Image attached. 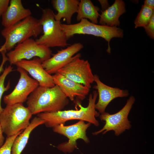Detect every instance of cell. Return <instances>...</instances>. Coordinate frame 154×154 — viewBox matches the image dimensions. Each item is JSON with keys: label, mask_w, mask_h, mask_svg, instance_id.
<instances>
[{"label": "cell", "mask_w": 154, "mask_h": 154, "mask_svg": "<svg viewBox=\"0 0 154 154\" xmlns=\"http://www.w3.org/2000/svg\"><path fill=\"white\" fill-rule=\"evenodd\" d=\"M91 124L80 120L69 125L65 126L63 124H60L54 126L52 128L54 132L63 135L68 139V142L59 144L57 149L65 153H70L77 148L78 139H81L86 143H89L90 141L86 135V131Z\"/></svg>", "instance_id": "cell-9"}, {"label": "cell", "mask_w": 154, "mask_h": 154, "mask_svg": "<svg viewBox=\"0 0 154 154\" xmlns=\"http://www.w3.org/2000/svg\"><path fill=\"white\" fill-rule=\"evenodd\" d=\"M54 84L58 86L65 96L72 101L76 98L83 100L88 94L90 89L82 84L58 73L52 76Z\"/></svg>", "instance_id": "cell-15"}, {"label": "cell", "mask_w": 154, "mask_h": 154, "mask_svg": "<svg viewBox=\"0 0 154 154\" xmlns=\"http://www.w3.org/2000/svg\"><path fill=\"white\" fill-rule=\"evenodd\" d=\"M99 9L95 6L90 0H81L79 1L77 11L76 20L80 21L81 19H88L95 24L98 23L100 15Z\"/></svg>", "instance_id": "cell-20"}, {"label": "cell", "mask_w": 154, "mask_h": 154, "mask_svg": "<svg viewBox=\"0 0 154 154\" xmlns=\"http://www.w3.org/2000/svg\"><path fill=\"white\" fill-rule=\"evenodd\" d=\"M51 3L54 8L57 11L54 15L56 20L60 21L64 18L67 24H71L73 15L77 12L79 1L77 0H52Z\"/></svg>", "instance_id": "cell-18"}, {"label": "cell", "mask_w": 154, "mask_h": 154, "mask_svg": "<svg viewBox=\"0 0 154 154\" xmlns=\"http://www.w3.org/2000/svg\"><path fill=\"white\" fill-rule=\"evenodd\" d=\"M125 12L124 2L122 0H116L111 6L101 11L99 23L101 25L117 27L120 24L119 17Z\"/></svg>", "instance_id": "cell-17"}, {"label": "cell", "mask_w": 154, "mask_h": 154, "mask_svg": "<svg viewBox=\"0 0 154 154\" xmlns=\"http://www.w3.org/2000/svg\"><path fill=\"white\" fill-rule=\"evenodd\" d=\"M30 110L22 103L7 105L0 114V124L7 137L15 135L25 129L32 117Z\"/></svg>", "instance_id": "cell-4"}, {"label": "cell", "mask_w": 154, "mask_h": 154, "mask_svg": "<svg viewBox=\"0 0 154 154\" xmlns=\"http://www.w3.org/2000/svg\"><path fill=\"white\" fill-rule=\"evenodd\" d=\"M61 25L68 40L76 34L91 35L104 38L108 42L107 51L109 53L110 52L111 39L113 38H122L124 35L123 30L119 28L94 24L86 19H82L75 24H61Z\"/></svg>", "instance_id": "cell-3"}, {"label": "cell", "mask_w": 154, "mask_h": 154, "mask_svg": "<svg viewBox=\"0 0 154 154\" xmlns=\"http://www.w3.org/2000/svg\"><path fill=\"white\" fill-rule=\"evenodd\" d=\"M135 101L134 97L131 96L122 108L116 113L110 114L105 112L101 114L100 118L105 121V124L102 128L93 133V134L96 135L101 133L104 134L109 131H113L115 134L118 136L126 130L129 129L131 125L128 117Z\"/></svg>", "instance_id": "cell-8"}, {"label": "cell", "mask_w": 154, "mask_h": 154, "mask_svg": "<svg viewBox=\"0 0 154 154\" xmlns=\"http://www.w3.org/2000/svg\"><path fill=\"white\" fill-rule=\"evenodd\" d=\"M52 54L50 48L38 44L35 40L30 38L17 44L6 56L11 65L15 64L22 60H29L35 57L39 58L43 62L50 58Z\"/></svg>", "instance_id": "cell-7"}, {"label": "cell", "mask_w": 154, "mask_h": 154, "mask_svg": "<svg viewBox=\"0 0 154 154\" xmlns=\"http://www.w3.org/2000/svg\"><path fill=\"white\" fill-rule=\"evenodd\" d=\"M80 42L69 45L65 49L58 50L48 59L42 62V65L49 74H55L72 61L78 52L83 48Z\"/></svg>", "instance_id": "cell-12"}, {"label": "cell", "mask_w": 154, "mask_h": 154, "mask_svg": "<svg viewBox=\"0 0 154 154\" xmlns=\"http://www.w3.org/2000/svg\"><path fill=\"white\" fill-rule=\"evenodd\" d=\"M6 51L5 46L3 45L0 48V74L4 71L3 66L5 64L8 60L5 54Z\"/></svg>", "instance_id": "cell-25"}, {"label": "cell", "mask_w": 154, "mask_h": 154, "mask_svg": "<svg viewBox=\"0 0 154 154\" xmlns=\"http://www.w3.org/2000/svg\"><path fill=\"white\" fill-rule=\"evenodd\" d=\"M13 68L11 65L6 67L2 74L0 76V114L3 110L1 105V100L2 95L4 92L8 90L10 88V82H8L7 85L5 86L4 85L5 80L7 76L13 71Z\"/></svg>", "instance_id": "cell-22"}, {"label": "cell", "mask_w": 154, "mask_h": 154, "mask_svg": "<svg viewBox=\"0 0 154 154\" xmlns=\"http://www.w3.org/2000/svg\"><path fill=\"white\" fill-rule=\"evenodd\" d=\"M98 96L96 90H94L90 94L88 106L83 107L78 102L76 104L79 110H61L51 112H42L37 114V116L44 120V124L47 127H53L60 124H64L67 121L78 119L86 121L94 125H99L98 121L96 117L99 115L95 108L96 102Z\"/></svg>", "instance_id": "cell-1"}, {"label": "cell", "mask_w": 154, "mask_h": 154, "mask_svg": "<svg viewBox=\"0 0 154 154\" xmlns=\"http://www.w3.org/2000/svg\"><path fill=\"white\" fill-rule=\"evenodd\" d=\"M42 61L38 58L32 60H22L15 65L28 72L41 86L52 87L55 85L52 76L43 68Z\"/></svg>", "instance_id": "cell-14"}, {"label": "cell", "mask_w": 154, "mask_h": 154, "mask_svg": "<svg viewBox=\"0 0 154 154\" xmlns=\"http://www.w3.org/2000/svg\"><path fill=\"white\" fill-rule=\"evenodd\" d=\"M81 56L80 53L77 54L74 58L57 73L90 89L94 82V75L88 61L81 59Z\"/></svg>", "instance_id": "cell-10"}, {"label": "cell", "mask_w": 154, "mask_h": 154, "mask_svg": "<svg viewBox=\"0 0 154 154\" xmlns=\"http://www.w3.org/2000/svg\"><path fill=\"white\" fill-rule=\"evenodd\" d=\"M100 2L102 9V11H104L110 7L109 4L107 0H98Z\"/></svg>", "instance_id": "cell-27"}, {"label": "cell", "mask_w": 154, "mask_h": 154, "mask_svg": "<svg viewBox=\"0 0 154 154\" xmlns=\"http://www.w3.org/2000/svg\"><path fill=\"white\" fill-rule=\"evenodd\" d=\"M42 32L39 20L31 15L12 27L4 28L1 34L5 40L6 50L10 51L16 44L32 37H37Z\"/></svg>", "instance_id": "cell-5"}, {"label": "cell", "mask_w": 154, "mask_h": 154, "mask_svg": "<svg viewBox=\"0 0 154 154\" xmlns=\"http://www.w3.org/2000/svg\"><path fill=\"white\" fill-rule=\"evenodd\" d=\"M147 35L152 39H154V15L149 23L143 27Z\"/></svg>", "instance_id": "cell-24"}, {"label": "cell", "mask_w": 154, "mask_h": 154, "mask_svg": "<svg viewBox=\"0 0 154 154\" xmlns=\"http://www.w3.org/2000/svg\"><path fill=\"white\" fill-rule=\"evenodd\" d=\"M143 5L153 10L154 9V1L153 0H145L144 1Z\"/></svg>", "instance_id": "cell-28"}, {"label": "cell", "mask_w": 154, "mask_h": 154, "mask_svg": "<svg viewBox=\"0 0 154 154\" xmlns=\"http://www.w3.org/2000/svg\"><path fill=\"white\" fill-rule=\"evenodd\" d=\"M39 23L42 26L43 34L35 40L38 44L50 48L68 46V40L62 29L60 21L55 20L53 11L50 8L42 10Z\"/></svg>", "instance_id": "cell-6"}, {"label": "cell", "mask_w": 154, "mask_h": 154, "mask_svg": "<svg viewBox=\"0 0 154 154\" xmlns=\"http://www.w3.org/2000/svg\"><path fill=\"white\" fill-rule=\"evenodd\" d=\"M31 14V10L23 7L21 0H11L2 16V25L4 28L10 27Z\"/></svg>", "instance_id": "cell-16"}, {"label": "cell", "mask_w": 154, "mask_h": 154, "mask_svg": "<svg viewBox=\"0 0 154 154\" xmlns=\"http://www.w3.org/2000/svg\"><path fill=\"white\" fill-rule=\"evenodd\" d=\"M23 131L13 136L7 137L4 144L0 148V154H11L12 146L14 140Z\"/></svg>", "instance_id": "cell-23"}, {"label": "cell", "mask_w": 154, "mask_h": 154, "mask_svg": "<svg viewBox=\"0 0 154 154\" xmlns=\"http://www.w3.org/2000/svg\"><path fill=\"white\" fill-rule=\"evenodd\" d=\"M10 0H0V18L8 7Z\"/></svg>", "instance_id": "cell-26"}, {"label": "cell", "mask_w": 154, "mask_h": 154, "mask_svg": "<svg viewBox=\"0 0 154 154\" xmlns=\"http://www.w3.org/2000/svg\"><path fill=\"white\" fill-rule=\"evenodd\" d=\"M44 123V120L37 116L34 117L28 127L14 140L12 146L11 154H21L27 144L32 131L36 127Z\"/></svg>", "instance_id": "cell-19"}, {"label": "cell", "mask_w": 154, "mask_h": 154, "mask_svg": "<svg viewBox=\"0 0 154 154\" xmlns=\"http://www.w3.org/2000/svg\"><path fill=\"white\" fill-rule=\"evenodd\" d=\"M3 131L0 124V148L4 143L5 138L3 135Z\"/></svg>", "instance_id": "cell-29"}, {"label": "cell", "mask_w": 154, "mask_h": 154, "mask_svg": "<svg viewBox=\"0 0 154 154\" xmlns=\"http://www.w3.org/2000/svg\"><path fill=\"white\" fill-rule=\"evenodd\" d=\"M27 100V107L33 115L61 111L69 103L68 98L55 85L52 87L39 86Z\"/></svg>", "instance_id": "cell-2"}, {"label": "cell", "mask_w": 154, "mask_h": 154, "mask_svg": "<svg viewBox=\"0 0 154 154\" xmlns=\"http://www.w3.org/2000/svg\"><path fill=\"white\" fill-rule=\"evenodd\" d=\"M17 70L20 73V78L13 91L4 97L3 102L7 105L23 104L39 86L38 82L29 76L24 69L17 67Z\"/></svg>", "instance_id": "cell-11"}, {"label": "cell", "mask_w": 154, "mask_h": 154, "mask_svg": "<svg viewBox=\"0 0 154 154\" xmlns=\"http://www.w3.org/2000/svg\"><path fill=\"white\" fill-rule=\"evenodd\" d=\"M154 15V10L145 5L141 9L134 21L135 28L146 26Z\"/></svg>", "instance_id": "cell-21"}, {"label": "cell", "mask_w": 154, "mask_h": 154, "mask_svg": "<svg viewBox=\"0 0 154 154\" xmlns=\"http://www.w3.org/2000/svg\"><path fill=\"white\" fill-rule=\"evenodd\" d=\"M94 82L96 85L93 88L97 90L98 95V101L95 104V108L101 114L105 112L106 108L113 100L117 98L126 97L129 95L127 90L111 87L104 84L97 75H94Z\"/></svg>", "instance_id": "cell-13"}]
</instances>
